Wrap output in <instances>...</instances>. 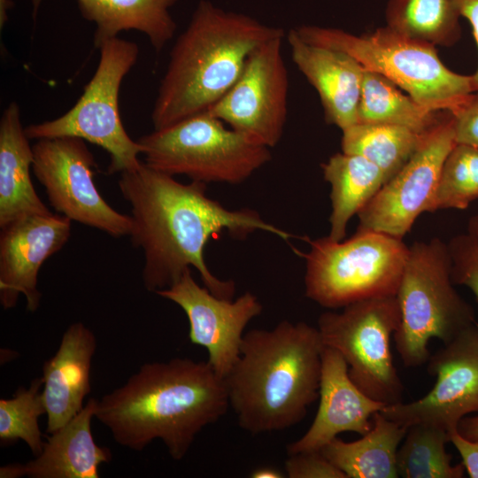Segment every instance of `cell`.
<instances>
[{
	"label": "cell",
	"instance_id": "6da1fadb",
	"mask_svg": "<svg viewBox=\"0 0 478 478\" xmlns=\"http://www.w3.org/2000/svg\"><path fill=\"white\" fill-rule=\"evenodd\" d=\"M118 186L131 206L129 236L143 251L144 288L157 293L194 267L213 295L233 299L235 284L215 276L205 263L207 242L221 232L244 238L263 231L289 241L293 235L251 209L229 210L206 194L207 184L181 183L144 162L120 173Z\"/></svg>",
	"mask_w": 478,
	"mask_h": 478
},
{
	"label": "cell",
	"instance_id": "7a4b0ae2",
	"mask_svg": "<svg viewBox=\"0 0 478 478\" xmlns=\"http://www.w3.org/2000/svg\"><path fill=\"white\" fill-rule=\"evenodd\" d=\"M228 407L225 382L207 361L175 358L143 364L96 400L95 417L122 447L139 451L159 439L173 459L181 460Z\"/></svg>",
	"mask_w": 478,
	"mask_h": 478
},
{
	"label": "cell",
	"instance_id": "3957f363",
	"mask_svg": "<svg viewBox=\"0 0 478 478\" xmlns=\"http://www.w3.org/2000/svg\"><path fill=\"white\" fill-rule=\"evenodd\" d=\"M324 348L318 328L302 321L244 334L223 378L239 426L257 435L299 423L319 397Z\"/></svg>",
	"mask_w": 478,
	"mask_h": 478
},
{
	"label": "cell",
	"instance_id": "277c9868",
	"mask_svg": "<svg viewBox=\"0 0 478 478\" xmlns=\"http://www.w3.org/2000/svg\"><path fill=\"white\" fill-rule=\"evenodd\" d=\"M282 28L201 0L170 51L151 112L161 129L208 111L235 83L249 56Z\"/></svg>",
	"mask_w": 478,
	"mask_h": 478
},
{
	"label": "cell",
	"instance_id": "5b68a950",
	"mask_svg": "<svg viewBox=\"0 0 478 478\" xmlns=\"http://www.w3.org/2000/svg\"><path fill=\"white\" fill-rule=\"evenodd\" d=\"M307 42L342 50L365 69L382 74L421 105L454 113L474 92L472 75L451 71L436 46L383 27L361 35L338 28L302 25L295 28Z\"/></svg>",
	"mask_w": 478,
	"mask_h": 478
},
{
	"label": "cell",
	"instance_id": "8992f818",
	"mask_svg": "<svg viewBox=\"0 0 478 478\" xmlns=\"http://www.w3.org/2000/svg\"><path fill=\"white\" fill-rule=\"evenodd\" d=\"M451 268L448 246L439 238L409 246L396 295L400 323L393 335L407 367L428 362L432 338L447 343L475 322L474 310L453 288Z\"/></svg>",
	"mask_w": 478,
	"mask_h": 478
},
{
	"label": "cell",
	"instance_id": "52a82bcc",
	"mask_svg": "<svg viewBox=\"0 0 478 478\" xmlns=\"http://www.w3.org/2000/svg\"><path fill=\"white\" fill-rule=\"evenodd\" d=\"M305 296L320 306L343 308L357 301L396 296L409 246L389 235L358 230L347 240L306 238ZM296 252H299L296 251Z\"/></svg>",
	"mask_w": 478,
	"mask_h": 478
},
{
	"label": "cell",
	"instance_id": "ba28073f",
	"mask_svg": "<svg viewBox=\"0 0 478 478\" xmlns=\"http://www.w3.org/2000/svg\"><path fill=\"white\" fill-rule=\"evenodd\" d=\"M144 163L191 181L239 184L268 163L270 148L207 112L143 135Z\"/></svg>",
	"mask_w": 478,
	"mask_h": 478
},
{
	"label": "cell",
	"instance_id": "9c48e42d",
	"mask_svg": "<svg viewBox=\"0 0 478 478\" xmlns=\"http://www.w3.org/2000/svg\"><path fill=\"white\" fill-rule=\"evenodd\" d=\"M97 68L76 104L64 115L25 127L29 140L73 136L94 143L110 156L108 173L137 168L143 146L130 138L120 120L119 92L139 56L138 45L115 37L98 49Z\"/></svg>",
	"mask_w": 478,
	"mask_h": 478
},
{
	"label": "cell",
	"instance_id": "30bf717a",
	"mask_svg": "<svg viewBox=\"0 0 478 478\" xmlns=\"http://www.w3.org/2000/svg\"><path fill=\"white\" fill-rule=\"evenodd\" d=\"M400 323L396 296L354 302L318 319L325 347L338 351L352 382L386 405L403 402L404 384L393 362L390 342Z\"/></svg>",
	"mask_w": 478,
	"mask_h": 478
},
{
	"label": "cell",
	"instance_id": "8fae6325",
	"mask_svg": "<svg viewBox=\"0 0 478 478\" xmlns=\"http://www.w3.org/2000/svg\"><path fill=\"white\" fill-rule=\"evenodd\" d=\"M32 148V171L57 212L113 237L129 235L131 217L113 209L97 190L96 164L83 139L43 138Z\"/></svg>",
	"mask_w": 478,
	"mask_h": 478
},
{
	"label": "cell",
	"instance_id": "7c38bea8",
	"mask_svg": "<svg viewBox=\"0 0 478 478\" xmlns=\"http://www.w3.org/2000/svg\"><path fill=\"white\" fill-rule=\"evenodd\" d=\"M455 144L452 116L449 112L425 134L405 166L358 212V230L403 239L421 213L433 212L442 167Z\"/></svg>",
	"mask_w": 478,
	"mask_h": 478
},
{
	"label": "cell",
	"instance_id": "4fadbf2b",
	"mask_svg": "<svg viewBox=\"0 0 478 478\" xmlns=\"http://www.w3.org/2000/svg\"><path fill=\"white\" fill-rule=\"evenodd\" d=\"M283 39L275 37L258 46L232 88L206 111L270 149L281 141L288 113Z\"/></svg>",
	"mask_w": 478,
	"mask_h": 478
},
{
	"label": "cell",
	"instance_id": "5bb4252c",
	"mask_svg": "<svg viewBox=\"0 0 478 478\" xmlns=\"http://www.w3.org/2000/svg\"><path fill=\"white\" fill-rule=\"evenodd\" d=\"M428 373L434 387L410 403L386 405V418L410 427L422 424L445 430L458 428L467 414L478 412V324L474 322L430 355Z\"/></svg>",
	"mask_w": 478,
	"mask_h": 478
},
{
	"label": "cell",
	"instance_id": "9a60e30c",
	"mask_svg": "<svg viewBox=\"0 0 478 478\" xmlns=\"http://www.w3.org/2000/svg\"><path fill=\"white\" fill-rule=\"evenodd\" d=\"M156 294L183 310L189 341L206 349L207 362L223 379L239 357L246 326L262 312L258 298L251 292L235 300L219 297L194 280L190 268L171 287Z\"/></svg>",
	"mask_w": 478,
	"mask_h": 478
},
{
	"label": "cell",
	"instance_id": "2e32d148",
	"mask_svg": "<svg viewBox=\"0 0 478 478\" xmlns=\"http://www.w3.org/2000/svg\"><path fill=\"white\" fill-rule=\"evenodd\" d=\"M72 220L64 215L29 214L1 227L0 303L15 307L23 295L27 309L35 312L41 302L39 270L46 259L60 251L71 234Z\"/></svg>",
	"mask_w": 478,
	"mask_h": 478
},
{
	"label": "cell",
	"instance_id": "e0dca14e",
	"mask_svg": "<svg viewBox=\"0 0 478 478\" xmlns=\"http://www.w3.org/2000/svg\"><path fill=\"white\" fill-rule=\"evenodd\" d=\"M320 404L307 431L287 446L289 455L320 451L343 432L360 436L372 428L374 414L386 405L366 395L352 382L348 365L335 350L325 347L319 390Z\"/></svg>",
	"mask_w": 478,
	"mask_h": 478
},
{
	"label": "cell",
	"instance_id": "ac0fdd59",
	"mask_svg": "<svg viewBox=\"0 0 478 478\" xmlns=\"http://www.w3.org/2000/svg\"><path fill=\"white\" fill-rule=\"evenodd\" d=\"M291 58L319 94L325 120L342 131L358 122L364 67L349 54L287 35Z\"/></svg>",
	"mask_w": 478,
	"mask_h": 478
},
{
	"label": "cell",
	"instance_id": "d6986e66",
	"mask_svg": "<svg viewBox=\"0 0 478 478\" xmlns=\"http://www.w3.org/2000/svg\"><path fill=\"white\" fill-rule=\"evenodd\" d=\"M96 350L94 333L82 322H75L65 331L55 355L44 362L42 397L49 434L82 409L83 400L91 390L90 371Z\"/></svg>",
	"mask_w": 478,
	"mask_h": 478
},
{
	"label": "cell",
	"instance_id": "ffe728a7",
	"mask_svg": "<svg viewBox=\"0 0 478 478\" xmlns=\"http://www.w3.org/2000/svg\"><path fill=\"white\" fill-rule=\"evenodd\" d=\"M96 400L90 398L82 409L44 443L42 452L23 464L30 478H98L102 463L111 461L108 448L94 440L91 421Z\"/></svg>",
	"mask_w": 478,
	"mask_h": 478
},
{
	"label": "cell",
	"instance_id": "44dd1931",
	"mask_svg": "<svg viewBox=\"0 0 478 478\" xmlns=\"http://www.w3.org/2000/svg\"><path fill=\"white\" fill-rule=\"evenodd\" d=\"M33 161L19 106L12 102L0 120V227L25 215L51 212L32 183Z\"/></svg>",
	"mask_w": 478,
	"mask_h": 478
},
{
	"label": "cell",
	"instance_id": "7402d4cb",
	"mask_svg": "<svg viewBox=\"0 0 478 478\" xmlns=\"http://www.w3.org/2000/svg\"><path fill=\"white\" fill-rule=\"evenodd\" d=\"M42 0H31L35 19ZM178 0H77L81 16L96 23L94 46L118 37L121 31L136 30L160 52L173 39L177 25L169 12Z\"/></svg>",
	"mask_w": 478,
	"mask_h": 478
},
{
	"label": "cell",
	"instance_id": "603a6c76",
	"mask_svg": "<svg viewBox=\"0 0 478 478\" xmlns=\"http://www.w3.org/2000/svg\"><path fill=\"white\" fill-rule=\"evenodd\" d=\"M371 429L353 442L335 437L320 451L346 478H397V453L408 427L377 412Z\"/></svg>",
	"mask_w": 478,
	"mask_h": 478
},
{
	"label": "cell",
	"instance_id": "cb8c5ba5",
	"mask_svg": "<svg viewBox=\"0 0 478 478\" xmlns=\"http://www.w3.org/2000/svg\"><path fill=\"white\" fill-rule=\"evenodd\" d=\"M321 168L331 188L328 236L342 241L350 220L368 204L387 178L371 161L343 151L331 156Z\"/></svg>",
	"mask_w": 478,
	"mask_h": 478
},
{
	"label": "cell",
	"instance_id": "d4e9b609",
	"mask_svg": "<svg viewBox=\"0 0 478 478\" xmlns=\"http://www.w3.org/2000/svg\"><path fill=\"white\" fill-rule=\"evenodd\" d=\"M448 113L421 105L382 74L364 70L358 122L397 125L426 134Z\"/></svg>",
	"mask_w": 478,
	"mask_h": 478
},
{
	"label": "cell",
	"instance_id": "484cf974",
	"mask_svg": "<svg viewBox=\"0 0 478 478\" xmlns=\"http://www.w3.org/2000/svg\"><path fill=\"white\" fill-rule=\"evenodd\" d=\"M458 0H389L387 27L434 46H451L459 38Z\"/></svg>",
	"mask_w": 478,
	"mask_h": 478
},
{
	"label": "cell",
	"instance_id": "4316f807",
	"mask_svg": "<svg viewBox=\"0 0 478 478\" xmlns=\"http://www.w3.org/2000/svg\"><path fill=\"white\" fill-rule=\"evenodd\" d=\"M424 135L401 126L358 122L343 131L342 151L371 161L389 181L409 160Z\"/></svg>",
	"mask_w": 478,
	"mask_h": 478
},
{
	"label": "cell",
	"instance_id": "83f0119b",
	"mask_svg": "<svg viewBox=\"0 0 478 478\" xmlns=\"http://www.w3.org/2000/svg\"><path fill=\"white\" fill-rule=\"evenodd\" d=\"M450 434L422 424L408 427L397 453L398 475L404 478H461L463 464L451 465L446 451Z\"/></svg>",
	"mask_w": 478,
	"mask_h": 478
},
{
	"label": "cell",
	"instance_id": "f1b7e54d",
	"mask_svg": "<svg viewBox=\"0 0 478 478\" xmlns=\"http://www.w3.org/2000/svg\"><path fill=\"white\" fill-rule=\"evenodd\" d=\"M42 377L34 379L28 388H19L12 397L0 400V440H22L35 456L43 448L39 417L46 413L42 397Z\"/></svg>",
	"mask_w": 478,
	"mask_h": 478
},
{
	"label": "cell",
	"instance_id": "f546056e",
	"mask_svg": "<svg viewBox=\"0 0 478 478\" xmlns=\"http://www.w3.org/2000/svg\"><path fill=\"white\" fill-rule=\"evenodd\" d=\"M478 198V149L456 143L442 167L433 212L468 207Z\"/></svg>",
	"mask_w": 478,
	"mask_h": 478
},
{
	"label": "cell",
	"instance_id": "4dcf8cb0",
	"mask_svg": "<svg viewBox=\"0 0 478 478\" xmlns=\"http://www.w3.org/2000/svg\"><path fill=\"white\" fill-rule=\"evenodd\" d=\"M453 284L467 287L478 301V215L471 217L465 232L447 244Z\"/></svg>",
	"mask_w": 478,
	"mask_h": 478
},
{
	"label": "cell",
	"instance_id": "1f68e13d",
	"mask_svg": "<svg viewBox=\"0 0 478 478\" xmlns=\"http://www.w3.org/2000/svg\"><path fill=\"white\" fill-rule=\"evenodd\" d=\"M284 465L289 478H346L320 451H304L289 455Z\"/></svg>",
	"mask_w": 478,
	"mask_h": 478
},
{
	"label": "cell",
	"instance_id": "d6a6232c",
	"mask_svg": "<svg viewBox=\"0 0 478 478\" xmlns=\"http://www.w3.org/2000/svg\"><path fill=\"white\" fill-rule=\"evenodd\" d=\"M451 116L456 143L478 149V90Z\"/></svg>",
	"mask_w": 478,
	"mask_h": 478
},
{
	"label": "cell",
	"instance_id": "836d02e7",
	"mask_svg": "<svg viewBox=\"0 0 478 478\" xmlns=\"http://www.w3.org/2000/svg\"><path fill=\"white\" fill-rule=\"evenodd\" d=\"M450 442L459 453L469 477L478 478V440L467 439L456 429L450 433Z\"/></svg>",
	"mask_w": 478,
	"mask_h": 478
},
{
	"label": "cell",
	"instance_id": "e575fe53",
	"mask_svg": "<svg viewBox=\"0 0 478 478\" xmlns=\"http://www.w3.org/2000/svg\"><path fill=\"white\" fill-rule=\"evenodd\" d=\"M460 16L466 18L473 30L478 48V0H458ZM474 91L478 90V68L472 75Z\"/></svg>",
	"mask_w": 478,
	"mask_h": 478
},
{
	"label": "cell",
	"instance_id": "d590c367",
	"mask_svg": "<svg viewBox=\"0 0 478 478\" xmlns=\"http://www.w3.org/2000/svg\"><path fill=\"white\" fill-rule=\"evenodd\" d=\"M459 433L470 440H478V415L463 418L458 425Z\"/></svg>",
	"mask_w": 478,
	"mask_h": 478
},
{
	"label": "cell",
	"instance_id": "8d00e7d4",
	"mask_svg": "<svg viewBox=\"0 0 478 478\" xmlns=\"http://www.w3.org/2000/svg\"><path fill=\"white\" fill-rule=\"evenodd\" d=\"M25 476L23 464H10L0 468L1 478H17Z\"/></svg>",
	"mask_w": 478,
	"mask_h": 478
},
{
	"label": "cell",
	"instance_id": "74e56055",
	"mask_svg": "<svg viewBox=\"0 0 478 478\" xmlns=\"http://www.w3.org/2000/svg\"><path fill=\"white\" fill-rule=\"evenodd\" d=\"M252 478H281L284 477L283 474L278 469L272 466H260L254 469L251 475Z\"/></svg>",
	"mask_w": 478,
	"mask_h": 478
}]
</instances>
